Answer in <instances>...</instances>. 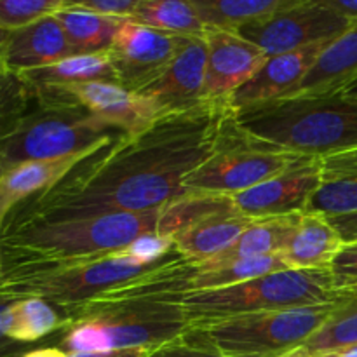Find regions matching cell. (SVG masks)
Listing matches in <instances>:
<instances>
[{
  "label": "cell",
  "instance_id": "cell-1",
  "mask_svg": "<svg viewBox=\"0 0 357 357\" xmlns=\"http://www.w3.org/2000/svg\"><path fill=\"white\" fill-rule=\"evenodd\" d=\"M232 117L229 105L215 103L164 115L139 135L115 139L51 188L17 204L6 222H59L164 208L187 195L185 181L215 152Z\"/></svg>",
  "mask_w": 357,
  "mask_h": 357
},
{
  "label": "cell",
  "instance_id": "cell-2",
  "mask_svg": "<svg viewBox=\"0 0 357 357\" xmlns=\"http://www.w3.org/2000/svg\"><path fill=\"white\" fill-rule=\"evenodd\" d=\"M159 209L107 213L59 222L13 223L0 230V286L124 251L159 229Z\"/></svg>",
  "mask_w": 357,
  "mask_h": 357
},
{
  "label": "cell",
  "instance_id": "cell-3",
  "mask_svg": "<svg viewBox=\"0 0 357 357\" xmlns=\"http://www.w3.org/2000/svg\"><path fill=\"white\" fill-rule=\"evenodd\" d=\"M236 124L261 142L324 157L357 146V101L342 94L289 96L234 112Z\"/></svg>",
  "mask_w": 357,
  "mask_h": 357
},
{
  "label": "cell",
  "instance_id": "cell-4",
  "mask_svg": "<svg viewBox=\"0 0 357 357\" xmlns=\"http://www.w3.org/2000/svg\"><path fill=\"white\" fill-rule=\"evenodd\" d=\"M63 314L66 326L59 349L66 354L159 349L192 326L180 303L167 300L80 305Z\"/></svg>",
  "mask_w": 357,
  "mask_h": 357
},
{
  "label": "cell",
  "instance_id": "cell-5",
  "mask_svg": "<svg viewBox=\"0 0 357 357\" xmlns=\"http://www.w3.org/2000/svg\"><path fill=\"white\" fill-rule=\"evenodd\" d=\"M340 298L330 268H288L176 300L192 326L268 310L333 303Z\"/></svg>",
  "mask_w": 357,
  "mask_h": 357
},
{
  "label": "cell",
  "instance_id": "cell-6",
  "mask_svg": "<svg viewBox=\"0 0 357 357\" xmlns=\"http://www.w3.org/2000/svg\"><path fill=\"white\" fill-rule=\"evenodd\" d=\"M335 309L337 302L246 314L190 326L183 337L225 357H279L305 345Z\"/></svg>",
  "mask_w": 357,
  "mask_h": 357
},
{
  "label": "cell",
  "instance_id": "cell-7",
  "mask_svg": "<svg viewBox=\"0 0 357 357\" xmlns=\"http://www.w3.org/2000/svg\"><path fill=\"white\" fill-rule=\"evenodd\" d=\"M126 136L79 105H35L0 142V169L105 149Z\"/></svg>",
  "mask_w": 357,
  "mask_h": 357
},
{
  "label": "cell",
  "instance_id": "cell-8",
  "mask_svg": "<svg viewBox=\"0 0 357 357\" xmlns=\"http://www.w3.org/2000/svg\"><path fill=\"white\" fill-rule=\"evenodd\" d=\"M302 157L303 153L289 152L248 135L232 117L215 152L185 181V190L187 194L232 197L279 174Z\"/></svg>",
  "mask_w": 357,
  "mask_h": 357
},
{
  "label": "cell",
  "instance_id": "cell-9",
  "mask_svg": "<svg viewBox=\"0 0 357 357\" xmlns=\"http://www.w3.org/2000/svg\"><path fill=\"white\" fill-rule=\"evenodd\" d=\"M180 257L181 255L174 248L173 253L157 264H142L136 258L126 255L124 251H119V253L108 255L98 260L80 261V264L68 265V267L58 268L47 274L0 286V295L10 300L38 296L66 312L126 282H131L149 272L157 271Z\"/></svg>",
  "mask_w": 357,
  "mask_h": 357
},
{
  "label": "cell",
  "instance_id": "cell-10",
  "mask_svg": "<svg viewBox=\"0 0 357 357\" xmlns=\"http://www.w3.org/2000/svg\"><path fill=\"white\" fill-rule=\"evenodd\" d=\"M354 24L319 3L303 0L288 9L243 24L234 31L258 45L271 58L317 42L333 40Z\"/></svg>",
  "mask_w": 357,
  "mask_h": 357
},
{
  "label": "cell",
  "instance_id": "cell-11",
  "mask_svg": "<svg viewBox=\"0 0 357 357\" xmlns=\"http://www.w3.org/2000/svg\"><path fill=\"white\" fill-rule=\"evenodd\" d=\"M33 96L38 105H79L126 136L139 135L157 119L164 117L138 93H131L119 84L110 82H86L59 89H40L33 91Z\"/></svg>",
  "mask_w": 357,
  "mask_h": 357
},
{
  "label": "cell",
  "instance_id": "cell-12",
  "mask_svg": "<svg viewBox=\"0 0 357 357\" xmlns=\"http://www.w3.org/2000/svg\"><path fill=\"white\" fill-rule=\"evenodd\" d=\"M183 35L167 33L126 20L107 51L119 84L138 93L167 68L185 42Z\"/></svg>",
  "mask_w": 357,
  "mask_h": 357
},
{
  "label": "cell",
  "instance_id": "cell-13",
  "mask_svg": "<svg viewBox=\"0 0 357 357\" xmlns=\"http://www.w3.org/2000/svg\"><path fill=\"white\" fill-rule=\"evenodd\" d=\"M204 40L208 63L202 98L206 103L229 105L230 98L260 72L268 56L234 30L208 28Z\"/></svg>",
  "mask_w": 357,
  "mask_h": 357
},
{
  "label": "cell",
  "instance_id": "cell-14",
  "mask_svg": "<svg viewBox=\"0 0 357 357\" xmlns=\"http://www.w3.org/2000/svg\"><path fill=\"white\" fill-rule=\"evenodd\" d=\"M321 185V157L303 155L257 187L232 195L237 211L248 218H271L305 211Z\"/></svg>",
  "mask_w": 357,
  "mask_h": 357
},
{
  "label": "cell",
  "instance_id": "cell-15",
  "mask_svg": "<svg viewBox=\"0 0 357 357\" xmlns=\"http://www.w3.org/2000/svg\"><path fill=\"white\" fill-rule=\"evenodd\" d=\"M208 47L204 37H187L167 68L138 91L160 115L181 114L206 103L204 93Z\"/></svg>",
  "mask_w": 357,
  "mask_h": 357
},
{
  "label": "cell",
  "instance_id": "cell-16",
  "mask_svg": "<svg viewBox=\"0 0 357 357\" xmlns=\"http://www.w3.org/2000/svg\"><path fill=\"white\" fill-rule=\"evenodd\" d=\"M330 42H317L298 51L271 56L260 72L230 98V108L236 112L251 105L291 96Z\"/></svg>",
  "mask_w": 357,
  "mask_h": 357
},
{
  "label": "cell",
  "instance_id": "cell-17",
  "mask_svg": "<svg viewBox=\"0 0 357 357\" xmlns=\"http://www.w3.org/2000/svg\"><path fill=\"white\" fill-rule=\"evenodd\" d=\"M75 56L58 17H42L17 30H10L0 61L14 73L42 68Z\"/></svg>",
  "mask_w": 357,
  "mask_h": 357
},
{
  "label": "cell",
  "instance_id": "cell-18",
  "mask_svg": "<svg viewBox=\"0 0 357 357\" xmlns=\"http://www.w3.org/2000/svg\"><path fill=\"white\" fill-rule=\"evenodd\" d=\"M255 222L237 211L234 199L222 208L201 216L173 236L174 248L188 264H202L232 246Z\"/></svg>",
  "mask_w": 357,
  "mask_h": 357
},
{
  "label": "cell",
  "instance_id": "cell-19",
  "mask_svg": "<svg viewBox=\"0 0 357 357\" xmlns=\"http://www.w3.org/2000/svg\"><path fill=\"white\" fill-rule=\"evenodd\" d=\"M100 150L103 149L84 150V152L72 153V155L61 157V159L23 162L3 169L0 174V230H2L7 215L17 204L38 192L51 188L52 185L63 180L70 171L75 169L79 164H82L84 160L89 159Z\"/></svg>",
  "mask_w": 357,
  "mask_h": 357
},
{
  "label": "cell",
  "instance_id": "cell-20",
  "mask_svg": "<svg viewBox=\"0 0 357 357\" xmlns=\"http://www.w3.org/2000/svg\"><path fill=\"white\" fill-rule=\"evenodd\" d=\"M305 211L326 218L357 211V146L321 157V185Z\"/></svg>",
  "mask_w": 357,
  "mask_h": 357
},
{
  "label": "cell",
  "instance_id": "cell-21",
  "mask_svg": "<svg viewBox=\"0 0 357 357\" xmlns=\"http://www.w3.org/2000/svg\"><path fill=\"white\" fill-rule=\"evenodd\" d=\"M357 79V24L330 42L291 96L337 94ZM289 98V96H288Z\"/></svg>",
  "mask_w": 357,
  "mask_h": 357
},
{
  "label": "cell",
  "instance_id": "cell-22",
  "mask_svg": "<svg viewBox=\"0 0 357 357\" xmlns=\"http://www.w3.org/2000/svg\"><path fill=\"white\" fill-rule=\"evenodd\" d=\"M302 213L303 211L255 220L232 246L227 248L216 257L197 264L195 268L197 271H211V268L223 267V265L234 264V261L281 253L288 244L289 237L295 232Z\"/></svg>",
  "mask_w": 357,
  "mask_h": 357
},
{
  "label": "cell",
  "instance_id": "cell-23",
  "mask_svg": "<svg viewBox=\"0 0 357 357\" xmlns=\"http://www.w3.org/2000/svg\"><path fill=\"white\" fill-rule=\"evenodd\" d=\"M344 244L326 216L303 211L281 255L289 268H331Z\"/></svg>",
  "mask_w": 357,
  "mask_h": 357
},
{
  "label": "cell",
  "instance_id": "cell-24",
  "mask_svg": "<svg viewBox=\"0 0 357 357\" xmlns=\"http://www.w3.org/2000/svg\"><path fill=\"white\" fill-rule=\"evenodd\" d=\"M20 75L31 87V91L59 89V87L86 82L119 84L117 72H115L107 52L70 56V58L61 59L58 63L42 66V68L28 70Z\"/></svg>",
  "mask_w": 357,
  "mask_h": 357
},
{
  "label": "cell",
  "instance_id": "cell-25",
  "mask_svg": "<svg viewBox=\"0 0 357 357\" xmlns=\"http://www.w3.org/2000/svg\"><path fill=\"white\" fill-rule=\"evenodd\" d=\"M54 16L61 23L75 56L107 52L119 28L129 20L84 9H59Z\"/></svg>",
  "mask_w": 357,
  "mask_h": 357
},
{
  "label": "cell",
  "instance_id": "cell-26",
  "mask_svg": "<svg viewBox=\"0 0 357 357\" xmlns=\"http://www.w3.org/2000/svg\"><path fill=\"white\" fill-rule=\"evenodd\" d=\"M66 326L58 307L38 296H24L10 302L6 314V333L17 344H31Z\"/></svg>",
  "mask_w": 357,
  "mask_h": 357
},
{
  "label": "cell",
  "instance_id": "cell-27",
  "mask_svg": "<svg viewBox=\"0 0 357 357\" xmlns=\"http://www.w3.org/2000/svg\"><path fill=\"white\" fill-rule=\"evenodd\" d=\"M303 0H190L206 28L236 30Z\"/></svg>",
  "mask_w": 357,
  "mask_h": 357
},
{
  "label": "cell",
  "instance_id": "cell-28",
  "mask_svg": "<svg viewBox=\"0 0 357 357\" xmlns=\"http://www.w3.org/2000/svg\"><path fill=\"white\" fill-rule=\"evenodd\" d=\"M129 20L183 37H204L208 30L190 0H139Z\"/></svg>",
  "mask_w": 357,
  "mask_h": 357
},
{
  "label": "cell",
  "instance_id": "cell-29",
  "mask_svg": "<svg viewBox=\"0 0 357 357\" xmlns=\"http://www.w3.org/2000/svg\"><path fill=\"white\" fill-rule=\"evenodd\" d=\"M288 264L281 253L267 255V257L248 258V260L234 261L223 267L211 268V271H197L190 278V291H204V289H218L227 286L239 284V282L251 281L272 272L288 271Z\"/></svg>",
  "mask_w": 357,
  "mask_h": 357
},
{
  "label": "cell",
  "instance_id": "cell-30",
  "mask_svg": "<svg viewBox=\"0 0 357 357\" xmlns=\"http://www.w3.org/2000/svg\"><path fill=\"white\" fill-rule=\"evenodd\" d=\"M351 345H357V303L338 298L333 316L307 340L303 347L310 354H317Z\"/></svg>",
  "mask_w": 357,
  "mask_h": 357
},
{
  "label": "cell",
  "instance_id": "cell-31",
  "mask_svg": "<svg viewBox=\"0 0 357 357\" xmlns=\"http://www.w3.org/2000/svg\"><path fill=\"white\" fill-rule=\"evenodd\" d=\"M37 105L33 91L20 73L10 72L0 61V142Z\"/></svg>",
  "mask_w": 357,
  "mask_h": 357
},
{
  "label": "cell",
  "instance_id": "cell-32",
  "mask_svg": "<svg viewBox=\"0 0 357 357\" xmlns=\"http://www.w3.org/2000/svg\"><path fill=\"white\" fill-rule=\"evenodd\" d=\"M65 0H0V26L17 30L63 9Z\"/></svg>",
  "mask_w": 357,
  "mask_h": 357
},
{
  "label": "cell",
  "instance_id": "cell-33",
  "mask_svg": "<svg viewBox=\"0 0 357 357\" xmlns=\"http://www.w3.org/2000/svg\"><path fill=\"white\" fill-rule=\"evenodd\" d=\"M174 250V239L169 236H162V234H145V236L138 237L135 243L129 244L124 250L126 255L136 258L142 264H157V261L164 260L167 255L173 253Z\"/></svg>",
  "mask_w": 357,
  "mask_h": 357
},
{
  "label": "cell",
  "instance_id": "cell-34",
  "mask_svg": "<svg viewBox=\"0 0 357 357\" xmlns=\"http://www.w3.org/2000/svg\"><path fill=\"white\" fill-rule=\"evenodd\" d=\"M335 288L338 291L357 286V243H347L338 251L337 258L331 264Z\"/></svg>",
  "mask_w": 357,
  "mask_h": 357
},
{
  "label": "cell",
  "instance_id": "cell-35",
  "mask_svg": "<svg viewBox=\"0 0 357 357\" xmlns=\"http://www.w3.org/2000/svg\"><path fill=\"white\" fill-rule=\"evenodd\" d=\"M139 0H65L63 9H84L117 17H131Z\"/></svg>",
  "mask_w": 357,
  "mask_h": 357
},
{
  "label": "cell",
  "instance_id": "cell-36",
  "mask_svg": "<svg viewBox=\"0 0 357 357\" xmlns=\"http://www.w3.org/2000/svg\"><path fill=\"white\" fill-rule=\"evenodd\" d=\"M149 357H225L218 352L211 351V349L201 347L197 344H192L187 338L181 335L176 340L169 342V344L162 345V347L155 349Z\"/></svg>",
  "mask_w": 357,
  "mask_h": 357
},
{
  "label": "cell",
  "instance_id": "cell-37",
  "mask_svg": "<svg viewBox=\"0 0 357 357\" xmlns=\"http://www.w3.org/2000/svg\"><path fill=\"white\" fill-rule=\"evenodd\" d=\"M13 300L0 295V357H21V345L10 340L6 333V314Z\"/></svg>",
  "mask_w": 357,
  "mask_h": 357
},
{
  "label": "cell",
  "instance_id": "cell-38",
  "mask_svg": "<svg viewBox=\"0 0 357 357\" xmlns=\"http://www.w3.org/2000/svg\"><path fill=\"white\" fill-rule=\"evenodd\" d=\"M331 222V225L337 229V232L340 234V237L344 239V243H357V211L349 213V215H340V216H331L328 218Z\"/></svg>",
  "mask_w": 357,
  "mask_h": 357
},
{
  "label": "cell",
  "instance_id": "cell-39",
  "mask_svg": "<svg viewBox=\"0 0 357 357\" xmlns=\"http://www.w3.org/2000/svg\"><path fill=\"white\" fill-rule=\"evenodd\" d=\"M307 2L319 3L357 24V0H307Z\"/></svg>",
  "mask_w": 357,
  "mask_h": 357
},
{
  "label": "cell",
  "instance_id": "cell-40",
  "mask_svg": "<svg viewBox=\"0 0 357 357\" xmlns=\"http://www.w3.org/2000/svg\"><path fill=\"white\" fill-rule=\"evenodd\" d=\"M155 349H117V351L100 352H77L66 354V357H149Z\"/></svg>",
  "mask_w": 357,
  "mask_h": 357
},
{
  "label": "cell",
  "instance_id": "cell-41",
  "mask_svg": "<svg viewBox=\"0 0 357 357\" xmlns=\"http://www.w3.org/2000/svg\"><path fill=\"white\" fill-rule=\"evenodd\" d=\"M312 357H357V345L335 349V351L328 352H317V354H312Z\"/></svg>",
  "mask_w": 357,
  "mask_h": 357
},
{
  "label": "cell",
  "instance_id": "cell-42",
  "mask_svg": "<svg viewBox=\"0 0 357 357\" xmlns=\"http://www.w3.org/2000/svg\"><path fill=\"white\" fill-rule=\"evenodd\" d=\"M21 357H66V352H63L61 349L45 347V349H37V351L24 352V354H21Z\"/></svg>",
  "mask_w": 357,
  "mask_h": 357
},
{
  "label": "cell",
  "instance_id": "cell-43",
  "mask_svg": "<svg viewBox=\"0 0 357 357\" xmlns=\"http://www.w3.org/2000/svg\"><path fill=\"white\" fill-rule=\"evenodd\" d=\"M338 94H342V96L347 98V100L357 101V79L354 80V82L349 84V86L345 87V89H342Z\"/></svg>",
  "mask_w": 357,
  "mask_h": 357
},
{
  "label": "cell",
  "instance_id": "cell-44",
  "mask_svg": "<svg viewBox=\"0 0 357 357\" xmlns=\"http://www.w3.org/2000/svg\"><path fill=\"white\" fill-rule=\"evenodd\" d=\"M340 298L345 300V302H349V303H357V286L356 288L342 289Z\"/></svg>",
  "mask_w": 357,
  "mask_h": 357
},
{
  "label": "cell",
  "instance_id": "cell-45",
  "mask_svg": "<svg viewBox=\"0 0 357 357\" xmlns=\"http://www.w3.org/2000/svg\"><path fill=\"white\" fill-rule=\"evenodd\" d=\"M279 357H312V354H310V352L307 351V349L302 345V347L293 349V351L286 352V354H282V356H279Z\"/></svg>",
  "mask_w": 357,
  "mask_h": 357
},
{
  "label": "cell",
  "instance_id": "cell-46",
  "mask_svg": "<svg viewBox=\"0 0 357 357\" xmlns=\"http://www.w3.org/2000/svg\"><path fill=\"white\" fill-rule=\"evenodd\" d=\"M9 33H10V30H6V28H3V26H0V56H2L3 45H6Z\"/></svg>",
  "mask_w": 357,
  "mask_h": 357
},
{
  "label": "cell",
  "instance_id": "cell-47",
  "mask_svg": "<svg viewBox=\"0 0 357 357\" xmlns=\"http://www.w3.org/2000/svg\"><path fill=\"white\" fill-rule=\"evenodd\" d=\"M0 174H2V169H0Z\"/></svg>",
  "mask_w": 357,
  "mask_h": 357
}]
</instances>
